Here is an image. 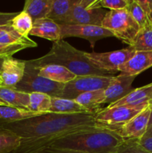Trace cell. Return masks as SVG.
<instances>
[{
    "label": "cell",
    "mask_w": 152,
    "mask_h": 153,
    "mask_svg": "<svg viewBox=\"0 0 152 153\" xmlns=\"http://www.w3.org/2000/svg\"><path fill=\"white\" fill-rule=\"evenodd\" d=\"M96 126L93 114L52 112L16 122L0 123V126L13 131L21 138L19 147L12 153H37L66 134Z\"/></svg>",
    "instance_id": "cell-1"
},
{
    "label": "cell",
    "mask_w": 152,
    "mask_h": 153,
    "mask_svg": "<svg viewBox=\"0 0 152 153\" xmlns=\"http://www.w3.org/2000/svg\"><path fill=\"white\" fill-rule=\"evenodd\" d=\"M124 141L116 131L96 126L66 134L51 146L83 153H114Z\"/></svg>",
    "instance_id": "cell-2"
},
{
    "label": "cell",
    "mask_w": 152,
    "mask_h": 153,
    "mask_svg": "<svg viewBox=\"0 0 152 153\" xmlns=\"http://www.w3.org/2000/svg\"><path fill=\"white\" fill-rule=\"evenodd\" d=\"M31 61L38 67L49 64L63 66L76 76H113L114 75L97 68L86 56V52L77 49L64 40L54 42L46 55Z\"/></svg>",
    "instance_id": "cell-3"
},
{
    "label": "cell",
    "mask_w": 152,
    "mask_h": 153,
    "mask_svg": "<svg viewBox=\"0 0 152 153\" xmlns=\"http://www.w3.org/2000/svg\"><path fill=\"white\" fill-rule=\"evenodd\" d=\"M38 67L31 60L25 61V69L22 80L13 88L21 92L43 93L51 97H60L65 84L57 83L39 76Z\"/></svg>",
    "instance_id": "cell-4"
},
{
    "label": "cell",
    "mask_w": 152,
    "mask_h": 153,
    "mask_svg": "<svg viewBox=\"0 0 152 153\" xmlns=\"http://www.w3.org/2000/svg\"><path fill=\"white\" fill-rule=\"evenodd\" d=\"M101 26L109 30L114 37L129 46L140 29L126 9L107 11Z\"/></svg>",
    "instance_id": "cell-5"
},
{
    "label": "cell",
    "mask_w": 152,
    "mask_h": 153,
    "mask_svg": "<svg viewBox=\"0 0 152 153\" xmlns=\"http://www.w3.org/2000/svg\"><path fill=\"white\" fill-rule=\"evenodd\" d=\"M150 105L139 106L119 105L101 108L95 114L97 126L108 129H119Z\"/></svg>",
    "instance_id": "cell-6"
},
{
    "label": "cell",
    "mask_w": 152,
    "mask_h": 153,
    "mask_svg": "<svg viewBox=\"0 0 152 153\" xmlns=\"http://www.w3.org/2000/svg\"><path fill=\"white\" fill-rule=\"evenodd\" d=\"M107 10L98 4V0H77L62 25H90L101 26Z\"/></svg>",
    "instance_id": "cell-7"
},
{
    "label": "cell",
    "mask_w": 152,
    "mask_h": 153,
    "mask_svg": "<svg viewBox=\"0 0 152 153\" xmlns=\"http://www.w3.org/2000/svg\"><path fill=\"white\" fill-rule=\"evenodd\" d=\"M113 78V76H76L73 80L65 84L59 98L75 100L84 93L104 90L110 85Z\"/></svg>",
    "instance_id": "cell-8"
},
{
    "label": "cell",
    "mask_w": 152,
    "mask_h": 153,
    "mask_svg": "<svg viewBox=\"0 0 152 153\" xmlns=\"http://www.w3.org/2000/svg\"><path fill=\"white\" fill-rule=\"evenodd\" d=\"M135 52V49L129 46L108 52H86V56L97 68L116 74L119 67L131 59Z\"/></svg>",
    "instance_id": "cell-9"
},
{
    "label": "cell",
    "mask_w": 152,
    "mask_h": 153,
    "mask_svg": "<svg viewBox=\"0 0 152 153\" xmlns=\"http://www.w3.org/2000/svg\"><path fill=\"white\" fill-rule=\"evenodd\" d=\"M61 40L66 37H80L88 40L94 49L98 40L106 37H114L113 33L102 26L90 25H60Z\"/></svg>",
    "instance_id": "cell-10"
},
{
    "label": "cell",
    "mask_w": 152,
    "mask_h": 153,
    "mask_svg": "<svg viewBox=\"0 0 152 153\" xmlns=\"http://www.w3.org/2000/svg\"><path fill=\"white\" fill-rule=\"evenodd\" d=\"M25 61L13 57L4 58L0 70V87L13 88L23 78Z\"/></svg>",
    "instance_id": "cell-11"
},
{
    "label": "cell",
    "mask_w": 152,
    "mask_h": 153,
    "mask_svg": "<svg viewBox=\"0 0 152 153\" xmlns=\"http://www.w3.org/2000/svg\"><path fill=\"white\" fill-rule=\"evenodd\" d=\"M151 115V106L148 105L141 113L134 117L116 132L125 140L142 138L146 134Z\"/></svg>",
    "instance_id": "cell-12"
},
{
    "label": "cell",
    "mask_w": 152,
    "mask_h": 153,
    "mask_svg": "<svg viewBox=\"0 0 152 153\" xmlns=\"http://www.w3.org/2000/svg\"><path fill=\"white\" fill-rule=\"evenodd\" d=\"M137 76H129L120 73L113 76V80L104 90V104H112L128 95L133 91L132 84Z\"/></svg>",
    "instance_id": "cell-13"
},
{
    "label": "cell",
    "mask_w": 152,
    "mask_h": 153,
    "mask_svg": "<svg viewBox=\"0 0 152 153\" xmlns=\"http://www.w3.org/2000/svg\"><path fill=\"white\" fill-rule=\"evenodd\" d=\"M152 67V51H136L134 56L119 67L118 71L129 76H137Z\"/></svg>",
    "instance_id": "cell-14"
},
{
    "label": "cell",
    "mask_w": 152,
    "mask_h": 153,
    "mask_svg": "<svg viewBox=\"0 0 152 153\" xmlns=\"http://www.w3.org/2000/svg\"><path fill=\"white\" fill-rule=\"evenodd\" d=\"M142 105H152V83L134 89L119 101L109 105L108 107L119 105L139 106Z\"/></svg>",
    "instance_id": "cell-15"
},
{
    "label": "cell",
    "mask_w": 152,
    "mask_h": 153,
    "mask_svg": "<svg viewBox=\"0 0 152 153\" xmlns=\"http://www.w3.org/2000/svg\"><path fill=\"white\" fill-rule=\"evenodd\" d=\"M29 35L46 39L54 43L61 40V28L60 25L48 18L37 19L33 22Z\"/></svg>",
    "instance_id": "cell-16"
},
{
    "label": "cell",
    "mask_w": 152,
    "mask_h": 153,
    "mask_svg": "<svg viewBox=\"0 0 152 153\" xmlns=\"http://www.w3.org/2000/svg\"><path fill=\"white\" fill-rule=\"evenodd\" d=\"M39 68V76L61 84H66L73 80L76 76L66 67L57 64H49Z\"/></svg>",
    "instance_id": "cell-17"
},
{
    "label": "cell",
    "mask_w": 152,
    "mask_h": 153,
    "mask_svg": "<svg viewBox=\"0 0 152 153\" xmlns=\"http://www.w3.org/2000/svg\"><path fill=\"white\" fill-rule=\"evenodd\" d=\"M49 112L64 114H93L89 109L83 107L75 100L52 97V105Z\"/></svg>",
    "instance_id": "cell-18"
},
{
    "label": "cell",
    "mask_w": 152,
    "mask_h": 153,
    "mask_svg": "<svg viewBox=\"0 0 152 153\" xmlns=\"http://www.w3.org/2000/svg\"><path fill=\"white\" fill-rule=\"evenodd\" d=\"M53 0H26L23 10L31 16L34 22L37 19L47 18Z\"/></svg>",
    "instance_id": "cell-19"
},
{
    "label": "cell",
    "mask_w": 152,
    "mask_h": 153,
    "mask_svg": "<svg viewBox=\"0 0 152 153\" xmlns=\"http://www.w3.org/2000/svg\"><path fill=\"white\" fill-rule=\"evenodd\" d=\"M0 98L8 105L19 108L28 109L29 105V94L16 91L13 88L0 87Z\"/></svg>",
    "instance_id": "cell-20"
},
{
    "label": "cell",
    "mask_w": 152,
    "mask_h": 153,
    "mask_svg": "<svg viewBox=\"0 0 152 153\" xmlns=\"http://www.w3.org/2000/svg\"><path fill=\"white\" fill-rule=\"evenodd\" d=\"M43 114L32 112L28 109L9 105H0V123H12L27 118L39 116Z\"/></svg>",
    "instance_id": "cell-21"
},
{
    "label": "cell",
    "mask_w": 152,
    "mask_h": 153,
    "mask_svg": "<svg viewBox=\"0 0 152 153\" xmlns=\"http://www.w3.org/2000/svg\"><path fill=\"white\" fill-rule=\"evenodd\" d=\"M77 1V0H53L52 8L47 18L53 20L58 25H62L63 22L69 16Z\"/></svg>",
    "instance_id": "cell-22"
},
{
    "label": "cell",
    "mask_w": 152,
    "mask_h": 153,
    "mask_svg": "<svg viewBox=\"0 0 152 153\" xmlns=\"http://www.w3.org/2000/svg\"><path fill=\"white\" fill-rule=\"evenodd\" d=\"M75 100L83 107L97 114L101 109L100 107L104 104V90L84 93L79 95Z\"/></svg>",
    "instance_id": "cell-23"
},
{
    "label": "cell",
    "mask_w": 152,
    "mask_h": 153,
    "mask_svg": "<svg viewBox=\"0 0 152 153\" xmlns=\"http://www.w3.org/2000/svg\"><path fill=\"white\" fill-rule=\"evenodd\" d=\"M130 47L136 51H152V23L140 28Z\"/></svg>",
    "instance_id": "cell-24"
},
{
    "label": "cell",
    "mask_w": 152,
    "mask_h": 153,
    "mask_svg": "<svg viewBox=\"0 0 152 153\" xmlns=\"http://www.w3.org/2000/svg\"><path fill=\"white\" fill-rule=\"evenodd\" d=\"M52 105V97L43 93L29 94V105L28 110L38 114L49 112Z\"/></svg>",
    "instance_id": "cell-25"
},
{
    "label": "cell",
    "mask_w": 152,
    "mask_h": 153,
    "mask_svg": "<svg viewBox=\"0 0 152 153\" xmlns=\"http://www.w3.org/2000/svg\"><path fill=\"white\" fill-rule=\"evenodd\" d=\"M20 143L21 138L17 134L0 126V153H12Z\"/></svg>",
    "instance_id": "cell-26"
},
{
    "label": "cell",
    "mask_w": 152,
    "mask_h": 153,
    "mask_svg": "<svg viewBox=\"0 0 152 153\" xmlns=\"http://www.w3.org/2000/svg\"><path fill=\"white\" fill-rule=\"evenodd\" d=\"M33 19L25 11L19 12L10 22L13 30L24 37H28L33 27Z\"/></svg>",
    "instance_id": "cell-27"
},
{
    "label": "cell",
    "mask_w": 152,
    "mask_h": 153,
    "mask_svg": "<svg viewBox=\"0 0 152 153\" xmlns=\"http://www.w3.org/2000/svg\"><path fill=\"white\" fill-rule=\"evenodd\" d=\"M125 9L129 12L131 16L137 22L140 28L145 27L150 22L145 13L141 6L138 4L137 0H129L128 6Z\"/></svg>",
    "instance_id": "cell-28"
},
{
    "label": "cell",
    "mask_w": 152,
    "mask_h": 153,
    "mask_svg": "<svg viewBox=\"0 0 152 153\" xmlns=\"http://www.w3.org/2000/svg\"><path fill=\"white\" fill-rule=\"evenodd\" d=\"M28 48H33L31 45L25 43H13V44H5L0 43V57L1 58H8L12 57L15 53Z\"/></svg>",
    "instance_id": "cell-29"
},
{
    "label": "cell",
    "mask_w": 152,
    "mask_h": 153,
    "mask_svg": "<svg viewBox=\"0 0 152 153\" xmlns=\"http://www.w3.org/2000/svg\"><path fill=\"white\" fill-rule=\"evenodd\" d=\"M116 153H150L143 149L137 139L125 140V141L119 146Z\"/></svg>",
    "instance_id": "cell-30"
},
{
    "label": "cell",
    "mask_w": 152,
    "mask_h": 153,
    "mask_svg": "<svg viewBox=\"0 0 152 153\" xmlns=\"http://www.w3.org/2000/svg\"><path fill=\"white\" fill-rule=\"evenodd\" d=\"M129 0H98V4L102 8L110 9V10L125 9Z\"/></svg>",
    "instance_id": "cell-31"
},
{
    "label": "cell",
    "mask_w": 152,
    "mask_h": 153,
    "mask_svg": "<svg viewBox=\"0 0 152 153\" xmlns=\"http://www.w3.org/2000/svg\"><path fill=\"white\" fill-rule=\"evenodd\" d=\"M145 13L148 21L152 23V0H137Z\"/></svg>",
    "instance_id": "cell-32"
},
{
    "label": "cell",
    "mask_w": 152,
    "mask_h": 153,
    "mask_svg": "<svg viewBox=\"0 0 152 153\" xmlns=\"http://www.w3.org/2000/svg\"><path fill=\"white\" fill-rule=\"evenodd\" d=\"M17 13V12H0V26L10 25L11 20Z\"/></svg>",
    "instance_id": "cell-33"
},
{
    "label": "cell",
    "mask_w": 152,
    "mask_h": 153,
    "mask_svg": "<svg viewBox=\"0 0 152 153\" xmlns=\"http://www.w3.org/2000/svg\"><path fill=\"white\" fill-rule=\"evenodd\" d=\"M137 141L143 149L148 152L152 153V136L144 135L142 138L137 140Z\"/></svg>",
    "instance_id": "cell-34"
},
{
    "label": "cell",
    "mask_w": 152,
    "mask_h": 153,
    "mask_svg": "<svg viewBox=\"0 0 152 153\" xmlns=\"http://www.w3.org/2000/svg\"><path fill=\"white\" fill-rule=\"evenodd\" d=\"M37 153H83L78 151L72 150V149H62V148H56L53 146H49V147L46 148L43 150Z\"/></svg>",
    "instance_id": "cell-35"
},
{
    "label": "cell",
    "mask_w": 152,
    "mask_h": 153,
    "mask_svg": "<svg viewBox=\"0 0 152 153\" xmlns=\"http://www.w3.org/2000/svg\"><path fill=\"white\" fill-rule=\"evenodd\" d=\"M11 27L10 25H3V26H0V32L4 31V30H7L8 28H10Z\"/></svg>",
    "instance_id": "cell-36"
},
{
    "label": "cell",
    "mask_w": 152,
    "mask_h": 153,
    "mask_svg": "<svg viewBox=\"0 0 152 153\" xmlns=\"http://www.w3.org/2000/svg\"><path fill=\"white\" fill-rule=\"evenodd\" d=\"M151 106V115H150V120H149V123H148V128H149V127L152 126V105Z\"/></svg>",
    "instance_id": "cell-37"
},
{
    "label": "cell",
    "mask_w": 152,
    "mask_h": 153,
    "mask_svg": "<svg viewBox=\"0 0 152 153\" xmlns=\"http://www.w3.org/2000/svg\"><path fill=\"white\" fill-rule=\"evenodd\" d=\"M152 134V126L149 127L148 128L147 131H146V134L145 135H149V134Z\"/></svg>",
    "instance_id": "cell-38"
},
{
    "label": "cell",
    "mask_w": 152,
    "mask_h": 153,
    "mask_svg": "<svg viewBox=\"0 0 152 153\" xmlns=\"http://www.w3.org/2000/svg\"><path fill=\"white\" fill-rule=\"evenodd\" d=\"M0 105H7L6 102H4L3 101L1 98H0Z\"/></svg>",
    "instance_id": "cell-39"
},
{
    "label": "cell",
    "mask_w": 152,
    "mask_h": 153,
    "mask_svg": "<svg viewBox=\"0 0 152 153\" xmlns=\"http://www.w3.org/2000/svg\"><path fill=\"white\" fill-rule=\"evenodd\" d=\"M4 58H1L0 57V70H1V67H2V64H3V61H4Z\"/></svg>",
    "instance_id": "cell-40"
},
{
    "label": "cell",
    "mask_w": 152,
    "mask_h": 153,
    "mask_svg": "<svg viewBox=\"0 0 152 153\" xmlns=\"http://www.w3.org/2000/svg\"><path fill=\"white\" fill-rule=\"evenodd\" d=\"M114 153H116V152H114Z\"/></svg>",
    "instance_id": "cell-41"
},
{
    "label": "cell",
    "mask_w": 152,
    "mask_h": 153,
    "mask_svg": "<svg viewBox=\"0 0 152 153\" xmlns=\"http://www.w3.org/2000/svg\"></svg>",
    "instance_id": "cell-42"
}]
</instances>
